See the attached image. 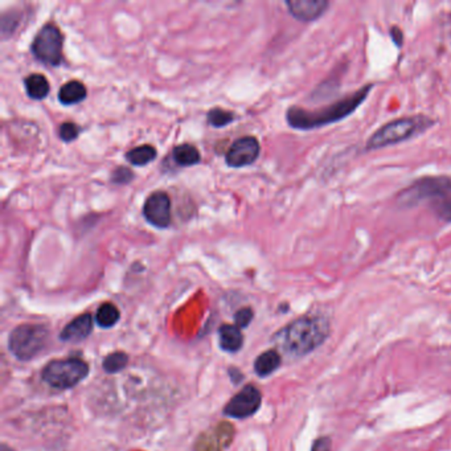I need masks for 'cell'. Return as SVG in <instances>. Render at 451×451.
Returning <instances> with one entry per match:
<instances>
[{"instance_id":"cell-2","label":"cell","mask_w":451,"mask_h":451,"mask_svg":"<svg viewBox=\"0 0 451 451\" xmlns=\"http://www.w3.org/2000/svg\"><path fill=\"white\" fill-rule=\"evenodd\" d=\"M329 323L323 316H302L277 334V343L290 356H305L327 339Z\"/></svg>"},{"instance_id":"cell-8","label":"cell","mask_w":451,"mask_h":451,"mask_svg":"<svg viewBox=\"0 0 451 451\" xmlns=\"http://www.w3.org/2000/svg\"><path fill=\"white\" fill-rule=\"evenodd\" d=\"M261 403L262 396L260 391L253 385H248L226 404L224 413L229 417L238 419L248 418L260 409Z\"/></svg>"},{"instance_id":"cell-24","label":"cell","mask_w":451,"mask_h":451,"mask_svg":"<svg viewBox=\"0 0 451 451\" xmlns=\"http://www.w3.org/2000/svg\"><path fill=\"white\" fill-rule=\"evenodd\" d=\"M81 133V129L76 124L73 122H65V124H61L60 126V138L64 140V142H73L74 139H77Z\"/></svg>"},{"instance_id":"cell-17","label":"cell","mask_w":451,"mask_h":451,"mask_svg":"<svg viewBox=\"0 0 451 451\" xmlns=\"http://www.w3.org/2000/svg\"><path fill=\"white\" fill-rule=\"evenodd\" d=\"M27 94L32 100H44L49 94V82L48 79L39 73H34L24 79Z\"/></svg>"},{"instance_id":"cell-28","label":"cell","mask_w":451,"mask_h":451,"mask_svg":"<svg viewBox=\"0 0 451 451\" xmlns=\"http://www.w3.org/2000/svg\"><path fill=\"white\" fill-rule=\"evenodd\" d=\"M391 37H392V40H393V43H395L396 46H403V41H404V34H403V32H401V30H400V28L393 27V28L391 30Z\"/></svg>"},{"instance_id":"cell-21","label":"cell","mask_w":451,"mask_h":451,"mask_svg":"<svg viewBox=\"0 0 451 451\" xmlns=\"http://www.w3.org/2000/svg\"><path fill=\"white\" fill-rule=\"evenodd\" d=\"M127 361L129 358L124 352H114L103 360V370L107 373L121 372L127 365Z\"/></svg>"},{"instance_id":"cell-19","label":"cell","mask_w":451,"mask_h":451,"mask_svg":"<svg viewBox=\"0 0 451 451\" xmlns=\"http://www.w3.org/2000/svg\"><path fill=\"white\" fill-rule=\"evenodd\" d=\"M158 155L157 150L152 146H148V145H143V146L136 147L133 150H130L127 154H126V159L134 164V166H146L148 163H151L152 160H155Z\"/></svg>"},{"instance_id":"cell-25","label":"cell","mask_w":451,"mask_h":451,"mask_svg":"<svg viewBox=\"0 0 451 451\" xmlns=\"http://www.w3.org/2000/svg\"><path fill=\"white\" fill-rule=\"evenodd\" d=\"M253 316H254V314H253L251 308H249V307L238 310L237 313H236V316H235L236 326L240 328L248 327L250 322L253 320Z\"/></svg>"},{"instance_id":"cell-16","label":"cell","mask_w":451,"mask_h":451,"mask_svg":"<svg viewBox=\"0 0 451 451\" xmlns=\"http://www.w3.org/2000/svg\"><path fill=\"white\" fill-rule=\"evenodd\" d=\"M281 360H282L281 355L277 351H266V352L261 353L254 362L256 373L261 377H266L280 368Z\"/></svg>"},{"instance_id":"cell-9","label":"cell","mask_w":451,"mask_h":451,"mask_svg":"<svg viewBox=\"0 0 451 451\" xmlns=\"http://www.w3.org/2000/svg\"><path fill=\"white\" fill-rule=\"evenodd\" d=\"M260 142L254 136H242L237 139L226 152V164L233 169H241L253 164L260 157Z\"/></svg>"},{"instance_id":"cell-20","label":"cell","mask_w":451,"mask_h":451,"mask_svg":"<svg viewBox=\"0 0 451 451\" xmlns=\"http://www.w3.org/2000/svg\"><path fill=\"white\" fill-rule=\"evenodd\" d=\"M119 310L113 303H103L96 313V322L102 328L114 327L119 320Z\"/></svg>"},{"instance_id":"cell-1","label":"cell","mask_w":451,"mask_h":451,"mask_svg":"<svg viewBox=\"0 0 451 451\" xmlns=\"http://www.w3.org/2000/svg\"><path fill=\"white\" fill-rule=\"evenodd\" d=\"M372 89L373 84L364 85L359 91H353L347 97L340 98L318 110H306L302 107L293 106L286 113L287 124L296 130H313L327 124H336L353 113L367 100Z\"/></svg>"},{"instance_id":"cell-5","label":"cell","mask_w":451,"mask_h":451,"mask_svg":"<svg viewBox=\"0 0 451 451\" xmlns=\"http://www.w3.org/2000/svg\"><path fill=\"white\" fill-rule=\"evenodd\" d=\"M49 329L43 325H22L10 335V351L19 360L27 361L39 355L48 343Z\"/></svg>"},{"instance_id":"cell-23","label":"cell","mask_w":451,"mask_h":451,"mask_svg":"<svg viewBox=\"0 0 451 451\" xmlns=\"http://www.w3.org/2000/svg\"><path fill=\"white\" fill-rule=\"evenodd\" d=\"M433 209L440 220L451 223V195L442 197L440 200H436L433 204Z\"/></svg>"},{"instance_id":"cell-6","label":"cell","mask_w":451,"mask_h":451,"mask_svg":"<svg viewBox=\"0 0 451 451\" xmlns=\"http://www.w3.org/2000/svg\"><path fill=\"white\" fill-rule=\"evenodd\" d=\"M89 374V365L81 359L51 361L44 371L43 380L56 389H69L81 383Z\"/></svg>"},{"instance_id":"cell-13","label":"cell","mask_w":451,"mask_h":451,"mask_svg":"<svg viewBox=\"0 0 451 451\" xmlns=\"http://www.w3.org/2000/svg\"><path fill=\"white\" fill-rule=\"evenodd\" d=\"M93 331V318L91 314H84L72 320L67 327L63 329L60 339L64 341H81L88 338Z\"/></svg>"},{"instance_id":"cell-11","label":"cell","mask_w":451,"mask_h":451,"mask_svg":"<svg viewBox=\"0 0 451 451\" xmlns=\"http://www.w3.org/2000/svg\"><path fill=\"white\" fill-rule=\"evenodd\" d=\"M286 6L295 19L310 23L327 11L329 3L327 0H287Z\"/></svg>"},{"instance_id":"cell-18","label":"cell","mask_w":451,"mask_h":451,"mask_svg":"<svg viewBox=\"0 0 451 451\" xmlns=\"http://www.w3.org/2000/svg\"><path fill=\"white\" fill-rule=\"evenodd\" d=\"M172 157L175 159V162L183 167L195 166V164L200 163V159H202L199 150L192 145H187V143L175 147Z\"/></svg>"},{"instance_id":"cell-22","label":"cell","mask_w":451,"mask_h":451,"mask_svg":"<svg viewBox=\"0 0 451 451\" xmlns=\"http://www.w3.org/2000/svg\"><path fill=\"white\" fill-rule=\"evenodd\" d=\"M235 119V114L226 112L224 109L216 107L208 113V124L214 127H226V124H232Z\"/></svg>"},{"instance_id":"cell-4","label":"cell","mask_w":451,"mask_h":451,"mask_svg":"<svg viewBox=\"0 0 451 451\" xmlns=\"http://www.w3.org/2000/svg\"><path fill=\"white\" fill-rule=\"evenodd\" d=\"M451 179L449 176H425L413 181L397 196V203L410 208L426 200H440L450 196Z\"/></svg>"},{"instance_id":"cell-10","label":"cell","mask_w":451,"mask_h":451,"mask_svg":"<svg viewBox=\"0 0 451 451\" xmlns=\"http://www.w3.org/2000/svg\"><path fill=\"white\" fill-rule=\"evenodd\" d=\"M143 214L151 226L160 229L169 228L171 224V200L163 191L151 193L143 205Z\"/></svg>"},{"instance_id":"cell-29","label":"cell","mask_w":451,"mask_h":451,"mask_svg":"<svg viewBox=\"0 0 451 451\" xmlns=\"http://www.w3.org/2000/svg\"><path fill=\"white\" fill-rule=\"evenodd\" d=\"M0 451H13L12 449H10L8 446H6V445H1V447H0Z\"/></svg>"},{"instance_id":"cell-27","label":"cell","mask_w":451,"mask_h":451,"mask_svg":"<svg viewBox=\"0 0 451 451\" xmlns=\"http://www.w3.org/2000/svg\"><path fill=\"white\" fill-rule=\"evenodd\" d=\"M332 442L328 437H320L314 442L311 451H331Z\"/></svg>"},{"instance_id":"cell-12","label":"cell","mask_w":451,"mask_h":451,"mask_svg":"<svg viewBox=\"0 0 451 451\" xmlns=\"http://www.w3.org/2000/svg\"><path fill=\"white\" fill-rule=\"evenodd\" d=\"M226 425H221L218 428L214 429L203 438L197 442V449L199 451H221L226 449V446L233 440V429L228 425V428L224 429Z\"/></svg>"},{"instance_id":"cell-3","label":"cell","mask_w":451,"mask_h":451,"mask_svg":"<svg viewBox=\"0 0 451 451\" xmlns=\"http://www.w3.org/2000/svg\"><path fill=\"white\" fill-rule=\"evenodd\" d=\"M434 124V121L428 115H412L393 119L381 126L368 142L365 150L372 151L383 147L393 146L412 139L426 131Z\"/></svg>"},{"instance_id":"cell-14","label":"cell","mask_w":451,"mask_h":451,"mask_svg":"<svg viewBox=\"0 0 451 451\" xmlns=\"http://www.w3.org/2000/svg\"><path fill=\"white\" fill-rule=\"evenodd\" d=\"M218 338H220V347L229 353H235L241 350L244 344L242 334L240 332L237 326H232V325L221 326L218 329Z\"/></svg>"},{"instance_id":"cell-26","label":"cell","mask_w":451,"mask_h":451,"mask_svg":"<svg viewBox=\"0 0 451 451\" xmlns=\"http://www.w3.org/2000/svg\"><path fill=\"white\" fill-rule=\"evenodd\" d=\"M133 178H134V174L130 169H126V167H119L114 171L112 181L117 184H127L133 181Z\"/></svg>"},{"instance_id":"cell-15","label":"cell","mask_w":451,"mask_h":451,"mask_svg":"<svg viewBox=\"0 0 451 451\" xmlns=\"http://www.w3.org/2000/svg\"><path fill=\"white\" fill-rule=\"evenodd\" d=\"M86 88L79 81H69L60 91H58V101L65 106L76 105L86 98Z\"/></svg>"},{"instance_id":"cell-7","label":"cell","mask_w":451,"mask_h":451,"mask_svg":"<svg viewBox=\"0 0 451 451\" xmlns=\"http://www.w3.org/2000/svg\"><path fill=\"white\" fill-rule=\"evenodd\" d=\"M63 34L55 24H46L32 43L34 56L51 67H58L63 61Z\"/></svg>"}]
</instances>
